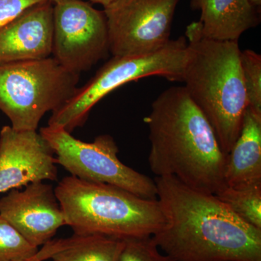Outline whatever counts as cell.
<instances>
[{"instance_id": "obj_1", "label": "cell", "mask_w": 261, "mask_h": 261, "mask_svg": "<svg viewBox=\"0 0 261 261\" xmlns=\"http://www.w3.org/2000/svg\"><path fill=\"white\" fill-rule=\"evenodd\" d=\"M165 224L152 237L175 261H261V229L247 224L214 194L173 176H155Z\"/></svg>"}, {"instance_id": "obj_2", "label": "cell", "mask_w": 261, "mask_h": 261, "mask_svg": "<svg viewBox=\"0 0 261 261\" xmlns=\"http://www.w3.org/2000/svg\"><path fill=\"white\" fill-rule=\"evenodd\" d=\"M144 121L151 144L149 167L156 176H173L214 195L224 186L227 154L185 87L160 94Z\"/></svg>"}, {"instance_id": "obj_3", "label": "cell", "mask_w": 261, "mask_h": 261, "mask_svg": "<svg viewBox=\"0 0 261 261\" xmlns=\"http://www.w3.org/2000/svg\"><path fill=\"white\" fill-rule=\"evenodd\" d=\"M185 37L188 51L182 82L228 155L248 107L238 41L205 37L200 21L187 27Z\"/></svg>"}, {"instance_id": "obj_4", "label": "cell", "mask_w": 261, "mask_h": 261, "mask_svg": "<svg viewBox=\"0 0 261 261\" xmlns=\"http://www.w3.org/2000/svg\"><path fill=\"white\" fill-rule=\"evenodd\" d=\"M65 224L77 234H99L125 240L149 238L163 227L158 199H147L120 187L70 176L55 188Z\"/></svg>"}, {"instance_id": "obj_5", "label": "cell", "mask_w": 261, "mask_h": 261, "mask_svg": "<svg viewBox=\"0 0 261 261\" xmlns=\"http://www.w3.org/2000/svg\"><path fill=\"white\" fill-rule=\"evenodd\" d=\"M186 37L170 40L166 46L147 54L113 56L61 108L51 113L48 126L71 132L82 127L92 108L102 98L129 82L159 75L170 82H182L187 58Z\"/></svg>"}, {"instance_id": "obj_6", "label": "cell", "mask_w": 261, "mask_h": 261, "mask_svg": "<svg viewBox=\"0 0 261 261\" xmlns=\"http://www.w3.org/2000/svg\"><path fill=\"white\" fill-rule=\"evenodd\" d=\"M80 75L53 57L0 65V111L17 130H37L47 112L74 94Z\"/></svg>"}, {"instance_id": "obj_7", "label": "cell", "mask_w": 261, "mask_h": 261, "mask_svg": "<svg viewBox=\"0 0 261 261\" xmlns=\"http://www.w3.org/2000/svg\"><path fill=\"white\" fill-rule=\"evenodd\" d=\"M39 134L56 154L57 164L71 176L120 187L143 198L157 199L154 179L120 161L119 149L111 135L98 136L88 143L61 128L43 127Z\"/></svg>"}, {"instance_id": "obj_8", "label": "cell", "mask_w": 261, "mask_h": 261, "mask_svg": "<svg viewBox=\"0 0 261 261\" xmlns=\"http://www.w3.org/2000/svg\"><path fill=\"white\" fill-rule=\"evenodd\" d=\"M109 51L104 12L83 0L54 4L51 56L63 68L80 75Z\"/></svg>"}, {"instance_id": "obj_9", "label": "cell", "mask_w": 261, "mask_h": 261, "mask_svg": "<svg viewBox=\"0 0 261 261\" xmlns=\"http://www.w3.org/2000/svg\"><path fill=\"white\" fill-rule=\"evenodd\" d=\"M179 0H116L104 8L113 56L147 54L169 42Z\"/></svg>"}, {"instance_id": "obj_10", "label": "cell", "mask_w": 261, "mask_h": 261, "mask_svg": "<svg viewBox=\"0 0 261 261\" xmlns=\"http://www.w3.org/2000/svg\"><path fill=\"white\" fill-rule=\"evenodd\" d=\"M54 152L37 130L0 132V193L44 180L56 181Z\"/></svg>"}, {"instance_id": "obj_11", "label": "cell", "mask_w": 261, "mask_h": 261, "mask_svg": "<svg viewBox=\"0 0 261 261\" xmlns=\"http://www.w3.org/2000/svg\"><path fill=\"white\" fill-rule=\"evenodd\" d=\"M0 216L36 247L47 243L66 226L55 188L43 181L29 184L23 191L12 190L0 199Z\"/></svg>"}, {"instance_id": "obj_12", "label": "cell", "mask_w": 261, "mask_h": 261, "mask_svg": "<svg viewBox=\"0 0 261 261\" xmlns=\"http://www.w3.org/2000/svg\"><path fill=\"white\" fill-rule=\"evenodd\" d=\"M53 9L51 1L42 2L0 27V65L51 57Z\"/></svg>"}, {"instance_id": "obj_13", "label": "cell", "mask_w": 261, "mask_h": 261, "mask_svg": "<svg viewBox=\"0 0 261 261\" xmlns=\"http://www.w3.org/2000/svg\"><path fill=\"white\" fill-rule=\"evenodd\" d=\"M224 183L233 188L261 185V116L248 107L226 160Z\"/></svg>"}, {"instance_id": "obj_14", "label": "cell", "mask_w": 261, "mask_h": 261, "mask_svg": "<svg viewBox=\"0 0 261 261\" xmlns=\"http://www.w3.org/2000/svg\"><path fill=\"white\" fill-rule=\"evenodd\" d=\"M191 7L201 12L203 35L214 40L238 41L259 23L250 0H192Z\"/></svg>"}, {"instance_id": "obj_15", "label": "cell", "mask_w": 261, "mask_h": 261, "mask_svg": "<svg viewBox=\"0 0 261 261\" xmlns=\"http://www.w3.org/2000/svg\"><path fill=\"white\" fill-rule=\"evenodd\" d=\"M124 240L99 234H77L51 240L43 245L54 261H117Z\"/></svg>"}, {"instance_id": "obj_16", "label": "cell", "mask_w": 261, "mask_h": 261, "mask_svg": "<svg viewBox=\"0 0 261 261\" xmlns=\"http://www.w3.org/2000/svg\"><path fill=\"white\" fill-rule=\"evenodd\" d=\"M215 195L240 219L261 229V185L245 188L224 185Z\"/></svg>"}, {"instance_id": "obj_17", "label": "cell", "mask_w": 261, "mask_h": 261, "mask_svg": "<svg viewBox=\"0 0 261 261\" xmlns=\"http://www.w3.org/2000/svg\"><path fill=\"white\" fill-rule=\"evenodd\" d=\"M39 251L18 230L0 216V261L29 260Z\"/></svg>"}, {"instance_id": "obj_18", "label": "cell", "mask_w": 261, "mask_h": 261, "mask_svg": "<svg viewBox=\"0 0 261 261\" xmlns=\"http://www.w3.org/2000/svg\"><path fill=\"white\" fill-rule=\"evenodd\" d=\"M242 71L248 108L261 116V56L251 49L241 51Z\"/></svg>"}, {"instance_id": "obj_19", "label": "cell", "mask_w": 261, "mask_h": 261, "mask_svg": "<svg viewBox=\"0 0 261 261\" xmlns=\"http://www.w3.org/2000/svg\"><path fill=\"white\" fill-rule=\"evenodd\" d=\"M125 245L117 261H175L159 252L152 237L125 240Z\"/></svg>"}, {"instance_id": "obj_20", "label": "cell", "mask_w": 261, "mask_h": 261, "mask_svg": "<svg viewBox=\"0 0 261 261\" xmlns=\"http://www.w3.org/2000/svg\"><path fill=\"white\" fill-rule=\"evenodd\" d=\"M47 0H0V27L9 23L25 10Z\"/></svg>"}, {"instance_id": "obj_21", "label": "cell", "mask_w": 261, "mask_h": 261, "mask_svg": "<svg viewBox=\"0 0 261 261\" xmlns=\"http://www.w3.org/2000/svg\"><path fill=\"white\" fill-rule=\"evenodd\" d=\"M90 1L92 2V3H95V4L102 5L103 8H106V7L111 5V3H113V2L116 1V0H90Z\"/></svg>"}, {"instance_id": "obj_22", "label": "cell", "mask_w": 261, "mask_h": 261, "mask_svg": "<svg viewBox=\"0 0 261 261\" xmlns=\"http://www.w3.org/2000/svg\"><path fill=\"white\" fill-rule=\"evenodd\" d=\"M251 4L253 5L255 8H257V7H260L261 5V0H250Z\"/></svg>"}, {"instance_id": "obj_23", "label": "cell", "mask_w": 261, "mask_h": 261, "mask_svg": "<svg viewBox=\"0 0 261 261\" xmlns=\"http://www.w3.org/2000/svg\"><path fill=\"white\" fill-rule=\"evenodd\" d=\"M22 261H42L41 260L40 257L39 256L38 253L37 255H34V257H32V258L29 259V260H22Z\"/></svg>"}, {"instance_id": "obj_24", "label": "cell", "mask_w": 261, "mask_h": 261, "mask_svg": "<svg viewBox=\"0 0 261 261\" xmlns=\"http://www.w3.org/2000/svg\"><path fill=\"white\" fill-rule=\"evenodd\" d=\"M51 1L53 4H56V3H61V2L66 1V0H49Z\"/></svg>"}, {"instance_id": "obj_25", "label": "cell", "mask_w": 261, "mask_h": 261, "mask_svg": "<svg viewBox=\"0 0 261 261\" xmlns=\"http://www.w3.org/2000/svg\"><path fill=\"white\" fill-rule=\"evenodd\" d=\"M228 261H231V260H228Z\"/></svg>"}, {"instance_id": "obj_26", "label": "cell", "mask_w": 261, "mask_h": 261, "mask_svg": "<svg viewBox=\"0 0 261 261\" xmlns=\"http://www.w3.org/2000/svg\"><path fill=\"white\" fill-rule=\"evenodd\" d=\"M44 261H45V260H44ZM53 261H54V260H53Z\"/></svg>"}]
</instances>
